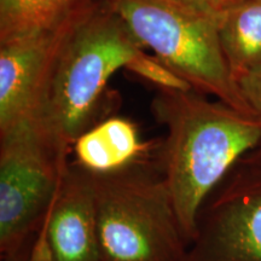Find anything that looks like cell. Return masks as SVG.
Returning <instances> with one entry per match:
<instances>
[{"instance_id":"1","label":"cell","mask_w":261,"mask_h":261,"mask_svg":"<svg viewBox=\"0 0 261 261\" xmlns=\"http://www.w3.org/2000/svg\"><path fill=\"white\" fill-rule=\"evenodd\" d=\"M151 112L166 130L156 162L191 243L205 202L241 160L261 145V120L194 90H159Z\"/></svg>"},{"instance_id":"2","label":"cell","mask_w":261,"mask_h":261,"mask_svg":"<svg viewBox=\"0 0 261 261\" xmlns=\"http://www.w3.org/2000/svg\"><path fill=\"white\" fill-rule=\"evenodd\" d=\"M143 47L104 0H79L42 85L34 117L71 152L83 133L114 109L110 77Z\"/></svg>"},{"instance_id":"3","label":"cell","mask_w":261,"mask_h":261,"mask_svg":"<svg viewBox=\"0 0 261 261\" xmlns=\"http://www.w3.org/2000/svg\"><path fill=\"white\" fill-rule=\"evenodd\" d=\"M91 174L100 260H187L190 243L155 155L121 171Z\"/></svg>"},{"instance_id":"4","label":"cell","mask_w":261,"mask_h":261,"mask_svg":"<svg viewBox=\"0 0 261 261\" xmlns=\"http://www.w3.org/2000/svg\"><path fill=\"white\" fill-rule=\"evenodd\" d=\"M142 47L184 77L238 112L254 115L233 79L221 48L218 17L182 0H104Z\"/></svg>"},{"instance_id":"5","label":"cell","mask_w":261,"mask_h":261,"mask_svg":"<svg viewBox=\"0 0 261 261\" xmlns=\"http://www.w3.org/2000/svg\"><path fill=\"white\" fill-rule=\"evenodd\" d=\"M70 154L34 116L0 133V260L29 247L57 194Z\"/></svg>"},{"instance_id":"6","label":"cell","mask_w":261,"mask_h":261,"mask_svg":"<svg viewBox=\"0 0 261 261\" xmlns=\"http://www.w3.org/2000/svg\"><path fill=\"white\" fill-rule=\"evenodd\" d=\"M185 261H261V174L238 165L205 202Z\"/></svg>"},{"instance_id":"7","label":"cell","mask_w":261,"mask_h":261,"mask_svg":"<svg viewBox=\"0 0 261 261\" xmlns=\"http://www.w3.org/2000/svg\"><path fill=\"white\" fill-rule=\"evenodd\" d=\"M28 261H102L93 178L74 161L29 244Z\"/></svg>"},{"instance_id":"8","label":"cell","mask_w":261,"mask_h":261,"mask_svg":"<svg viewBox=\"0 0 261 261\" xmlns=\"http://www.w3.org/2000/svg\"><path fill=\"white\" fill-rule=\"evenodd\" d=\"M75 6L56 27L0 44V133L37 113L48 65Z\"/></svg>"},{"instance_id":"9","label":"cell","mask_w":261,"mask_h":261,"mask_svg":"<svg viewBox=\"0 0 261 261\" xmlns=\"http://www.w3.org/2000/svg\"><path fill=\"white\" fill-rule=\"evenodd\" d=\"M159 143L144 142L135 122L113 115L75 140L71 154L74 162L85 171L108 174L155 155Z\"/></svg>"},{"instance_id":"10","label":"cell","mask_w":261,"mask_h":261,"mask_svg":"<svg viewBox=\"0 0 261 261\" xmlns=\"http://www.w3.org/2000/svg\"><path fill=\"white\" fill-rule=\"evenodd\" d=\"M225 60L237 81L261 65V0H240L218 18Z\"/></svg>"},{"instance_id":"11","label":"cell","mask_w":261,"mask_h":261,"mask_svg":"<svg viewBox=\"0 0 261 261\" xmlns=\"http://www.w3.org/2000/svg\"><path fill=\"white\" fill-rule=\"evenodd\" d=\"M79 0H0V44L56 27Z\"/></svg>"},{"instance_id":"12","label":"cell","mask_w":261,"mask_h":261,"mask_svg":"<svg viewBox=\"0 0 261 261\" xmlns=\"http://www.w3.org/2000/svg\"><path fill=\"white\" fill-rule=\"evenodd\" d=\"M126 69L138 75L142 79L156 85L159 90L180 91V92H188V91L194 90L184 77L168 68L158 57L149 56L143 50H140L127 63Z\"/></svg>"},{"instance_id":"13","label":"cell","mask_w":261,"mask_h":261,"mask_svg":"<svg viewBox=\"0 0 261 261\" xmlns=\"http://www.w3.org/2000/svg\"><path fill=\"white\" fill-rule=\"evenodd\" d=\"M238 86L254 115L261 120V65L241 77Z\"/></svg>"},{"instance_id":"14","label":"cell","mask_w":261,"mask_h":261,"mask_svg":"<svg viewBox=\"0 0 261 261\" xmlns=\"http://www.w3.org/2000/svg\"><path fill=\"white\" fill-rule=\"evenodd\" d=\"M182 2L219 18V16L225 10L230 8L231 5L236 4L240 0H182Z\"/></svg>"},{"instance_id":"15","label":"cell","mask_w":261,"mask_h":261,"mask_svg":"<svg viewBox=\"0 0 261 261\" xmlns=\"http://www.w3.org/2000/svg\"><path fill=\"white\" fill-rule=\"evenodd\" d=\"M240 165L261 174V145L240 161Z\"/></svg>"},{"instance_id":"16","label":"cell","mask_w":261,"mask_h":261,"mask_svg":"<svg viewBox=\"0 0 261 261\" xmlns=\"http://www.w3.org/2000/svg\"><path fill=\"white\" fill-rule=\"evenodd\" d=\"M28 250H29V247L24 250V252L19 253V254H17V255H15V256L8 257V259H4V260H2V261H28Z\"/></svg>"}]
</instances>
